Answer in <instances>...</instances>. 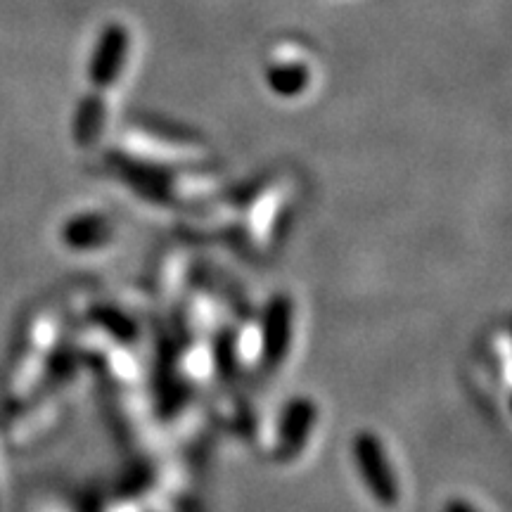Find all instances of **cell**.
I'll return each mask as SVG.
<instances>
[{"instance_id":"1","label":"cell","mask_w":512,"mask_h":512,"mask_svg":"<svg viewBox=\"0 0 512 512\" xmlns=\"http://www.w3.org/2000/svg\"><path fill=\"white\" fill-rule=\"evenodd\" d=\"M351 456L358 470V477L366 484L368 494L382 508H394L399 503V482H396L392 463L387 458V448L375 432L361 430L351 441Z\"/></svg>"},{"instance_id":"2","label":"cell","mask_w":512,"mask_h":512,"mask_svg":"<svg viewBox=\"0 0 512 512\" xmlns=\"http://www.w3.org/2000/svg\"><path fill=\"white\" fill-rule=\"evenodd\" d=\"M128 48H131V34L124 24L112 22L100 31L95 41L91 60H88V81L91 91L105 93L119 81L121 72L126 67Z\"/></svg>"},{"instance_id":"3","label":"cell","mask_w":512,"mask_h":512,"mask_svg":"<svg viewBox=\"0 0 512 512\" xmlns=\"http://www.w3.org/2000/svg\"><path fill=\"white\" fill-rule=\"evenodd\" d=\"M294 335V304L290 294H275L264 313L261 330V363L268 370L280 368L292 347Z\"/></svg>"},{"instance_id":"4","label":"cell","mask_w":512,"mask_h":512,"mask_svg":"<svg viewBox=\"0 0 512 512\" xmlns=\"http://www.w3.org/2000/svg\"><path fill=\"white\" fill-rule=\"evenodd\" d=\"M318 408L309 396H297L285 406L283 418L278 427V441H275V458L294 460L309 444L313 427H316Z\"/></svg>"},{"instance_id":"5","label":"cell","mask_w":512,"mask_h":512,"mask_svg":"<svg viewBox=\"0 0 512 512\" xmlns=\"http://www.w3.org/2000/svg\"><path fill=\"white\" fill-rule=\"evenodd\" d=\"M105 119H107L105 93L88 91L81 98L79 105H76L74 124H72V133H74L76 143H79L81 147L93 145L95 140L100 138L102 128H105Z\"/></svg>"},{"instance_id":"6","label":"cell","mask_w":512,"mask_h":512,"mask_svg":"<svg viewBox=\"0 0 512 512\" xmlns=\"http://www.w3.org/2000/svg\"><path fill=\"white\" fill-rule=\"evenodd\" d=\"M112 235V226L100 214H79L67 221L62 230V240L72 249H95L105 245Z\"/></svg>"},{"instance_id":"7","label":"cell","mask_w":512,"mask_h":512,"mask_svg":"<svg viewBox=\"0 0 512 512\" xmlns=\"http://www.w3.org/2000/svg\"><path fill=\"white\" fill-rule=\"evenodd\" d=\"M311 81L309 67L302 62H278L273 67H268L266 83L273 93H278L280 98H294L302 91H306Z\"/></svg>"},{"instance_id":"8","label":"cell","mask_w":512,"mask_h":512,"mask_svg":"<svg viewBox=\"0 0 512 512\" xmlns=\"http://www.w3.org/2000/svg\"><path fill=\"white\" fill-rule=\"evenodd\" d=\"M441 512H479V510L470 501H465V498H448Z\"/></svg>"}]
</instances>
